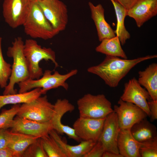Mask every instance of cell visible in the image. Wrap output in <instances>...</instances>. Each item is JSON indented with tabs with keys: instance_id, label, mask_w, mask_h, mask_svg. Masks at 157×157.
<instances>
[{
	"instance_id": "6da1fadb",
	"label": "cell",
	"mask_w": 157,
	"mask_h": 157,
	"mask_svg": "<svg viewBox=\"0 0 157 157\" xmlns=\"http://www.w3.org/2000/svg\"><path fill=\"white\" fill-rule=\"evenodd\" d=\"M157 57V55H154L128 60L106 55L101 63L89 67L87 71L98 76L109 86L115 88L136 65L143 61Z\"/></svg>"
},
{
	"instance_id": "7a4b0ae2",
	"label": "cell",
	"mask_w": 157,
	"mask_h": 157,
	"mask_svg": "<svg viewBox=\"0 0 157 157\" xmlns=\"http://www.w3.org/2000/svg\"><path fill=\"white\" fill-rule=\"evenodd\" d=\"M24 44L22 38L18 37L15 38L12 46L8 48L7 56L13 58V62L9 82L4 88L3 95L17 93V90L14 89L15 84L30 78L27 63L23 53Z\"/></svg>"
},
{
	"instance_id": "3957f363",
	"label": "cell",
	"mask_w": 157,
	"mask_h": 157,
	"mask_svg": "<svg viewBox=\"0 0 157 157\" xmlns=\"http://www.w3.org/2000/svg\"><path fill=\"white\" fill-rule=\"evenodd\" d=\"M22 25L25 33L32 38L47 40L57 34L36 0L32 1L28 13Z\"/></svg>"
},
{
	"instance_id": "277c9868",
	"label": "cell",
	"mask_w": 157,
	"mask_h": 157,
	"mask_svg": "<svg viewBox=\"0 0 157 157\" xmlns=\"http://www.w3.org/2000/svg\"><path fill=\"white\" fill-rule=\"evenodd\" d=\"M23 51L27 61L30 78L37 79L42 76L43 73L39 63L43 60H51L56 67L58 66L55 52L50 48L42 47L35 40L26 39Z\"/></svg>"
},
{
	"instance_id": "5b68a950",
	"label": "cell",
	"mask_w": 157,
	"mask_h": 157,
	"mask_svg": "<svg viewBox=\"0 0 157 157\" xmlns=\"http://www.w3.org/2000/svg\"><path fill=\"white\" fill-rule=\"evenodd\" d=\"M78 70L73 69L64 74H60L57 71H55L53 74L49 70L45 71L41 78L37 79L29 78L24 81L19 83V93L28 92L33 89L40 88L42 89V94H45L50 90L63 87L66 90L69 88L66 81L70 77L77 74Z\"/></svg>"
},
{
	"instance_id": "8992f818",
	"label": "cell",
	"mask_w": 157,
	"mask_h": 157,
	"mask_svg": "<svg viewBox=\"0 0 157 157\" xmlns=\"http://www.w3.org/2000/svg\"><path fill=\"white\" fill-rule=\"evenodd\" d=\"M77 104L81 117L104 118L114 111L111 103L103 94L88 93L79 99Z\"/></svg>"
},
{
	"instance_id": "52a82bcc",
	"label": "cell",
	"mask_w": 157,
	"mask_h": 157,
	"mask_svg": "<svg viewBox=\"0 0 157 157\" xmlns=\"http://www.w3.org/2000/svg\"><path fill=\"white\" fill-rule=\"evenodd\" d=\"M54 104L49 101L46 95L41 96L29 103L20 106L18 116L40 122L51 121L54 112Z\"/></svg>"
},
{
	"instance_id": "ba28073f",
	"label": "cell",
	"mask_w": 157,
	"mask_h": 157,
	"mask_svg": "<svg viewBox=\"0 0 157 157\" xmlns=\"http://www.w3.org/2000/svg\"><path fill=\"white\" fill-rule=\"evenodd\" d=\"M36 0L57 34L64 30L68 22L66 5L60 0Z\"/></svg>"
},
{
	"instance_id": "9c48e42d",
	"label": "cell",
	"mask_w": 157,
	"mask_h": 157,
	"mask_svg": "<svg viewBox=\"0 0 157 157\" xmlns=\"http://www.w3.org/2000/svg\"><path fill=\"white\" fill-rule=\"evenodd\" d=\"M33 0H4L3 15L6 22L11 28L22 25Z\"/></svg>"
},
{
	"instance_id": "30bf717a",
	"label": "cell",
	"mask_w": 157,
	"mask_h": 157,
	"mask_svg": "<svg viewBox=\"0 0 157 157\" xmlns=\"http://www.w3.org/2000/svg\"><path fill=\"white\" fill-rule=\"evenodd\" d=\"M118 104L114 106L113 110L117 114L121 129H130L135 124L148 116L143 110L132 103L120 99Z\"/></svg>"
},
{
	"instance_id": "8fae6325",
	"label": "cell",
	"mask_w": 157,
	"mask_h": 157,
	"mask_svg": "<svg viewBox=\"0 0 157 157\" xmlns=\"http://www.w3.org/2000/svg\"><path fill=\"white\" fill-rule=\"evenodd\" d=\"M105 119L79 117L74 123L73 128L81 141L96 142L99 139Z\"/></svg>"
},
{
	"instance_id": "7c38bea8",
	"label": "cell",
	"mask_w": 157,
	"mask_h": 157,
	"mask_svg": "<svg viewBox=\"0 0 157 157\" xmlns=\"http://www.w3.org/2000/svg\"><path fill=\"white\" fill-rule=\"evenodd\" d=\"M120 99L122 101L132 103L143 110L150 117L148 101L151 99L145 88L142 87L135 78H133L125 83L123 92Z\"/></svg>"
},
{
	"instance_id": "4fadbf2b",
	"label": "cell",
	"mask_w": 157,
	"mask_h": 157,
	"mask_svg": "<svg viewBox=\"0 0 157 157\" xmlns=\"http://www.w3.org/2000/svg\"><path fill=\"white\" fill-rule=\"evenodd\" d=\"M10 131L38 138L49 134L53 129L51 121L40 122L17 115L14 118Z\"/></svg>"
},
{
	"instance_id": "5bb4252c",
	"label": "cell",
	"mask_w": 157,
	"mask_h": 157,
	"mask_svg": "<svg viewBox=\"0 0 157 157\" xmlns=\"http://www.w3.org/2000/svg\"><path fill=\"white\" fill-rule=\"evenodd\" d=\"M54 110L51 120L53 129L59 134H65L69 138L79 142L81 139L76 135L73 128L64 125L61 122L63 115L68 112H71L75 109L74 106L67 99H58L54 104Z\"/></svg>"
},
{
	"instance_id": "9a60e30c",
	"label": "cell",
	"mask_w": 157,
	"mask_h": 157,
	"mask_svg": "<svg viewBox=\"0 0 157 157\" xmlns=\"http://www.w3.org/2000/svg\"><path fill=\"white\" fill-rule=\"evenodd\" d=\"M120 129L117 114L113 111L105 118L99 140L102 143L105 151L119 154L117 141Z\"/></svg>"
},
{
	"instance_id": "2e32d148",
	"label": "cell",
	"mask_w": 157,
	"mask_h": 157,
	"mask_svg": "<svg viewBox=\"0 0 157 157\" xmlns=\"http://www.w3.org/2000/svg\"><path fill=\"white\" fill-rule=\"evenodd\" d=\"M157 14V0H137L127 12V16L133 18L139 28Z\"/></svg>"
},
{
	"instance_id": "e0dca14e",
	"label": "cell",
	"mask_w": 157,
	"mask_h": 157,
	"mask_svg": "<svg viewBox=\"0 0 157 157\" xmlns=\"http://www.w3.org/2000/svg\"><path fill=\"white\" fill-rule=\"evenodd\" d=\"M88 5L90 10L91 17L96 28L99 41L101 42L106 38L116 36L114 31L106 21L104 17V9L100 4L95 6L91 2Z\"/></svg>"
},
{
	"instance_id": "ac0fdd59",
	"label": "cell",
	"mask_w": 157,
	"mask_h": 157,
	"mask_svg": "<svg viewBox=\"0 0 157 157\" xmlns=\"http://www.w3.org/2000/svg\"><path fill=\"white\" fill-rule=\"evenodd\" d=\"M49 134L55 140L66 157H83L96 143L82 140L78 145H71L64 141L54 130L51 129Z\"/></svg>"
},
{
	"instance_id": "d6986e66",
	"label": "cell",
	"mask_w": 157,
	"mask_h": 157,
	"mask_svg": "<svg viewBox=\"0 0 157 157\" xmlns=\"http://www.w3.org/2000/svg\"><path fill=\"white\" fill-rule=\"evenodd\" d=\"M140 143L132 135L130 129H120L117 146L119 153L123 157H141L139 150Z\"/></svg>"
},
{
	"instance_id": "ffe728a7",
	"label": "cell",
	"mask_w": 157,
	"mask_h": 157,
	"mask_svg": "<svg viewBox=\"0 0 157 157\" xmlns=\"http://www.w3.org/2000/svg\"><path fill=\"white\" fill-rule=\"evenodd\" d=\"M138 82L144 87L151 99L157 100V64L152 63L145 69L138 72Z\"/></svg>"
},
{
	"instance_id": "44dd1931",
	"label": "cell",
	"mask_w": 157,
	"mask_h": 157,
	"mask_svg": "<svg viewBox=\"0 0 157 157\" xmlns=\"http://www.w3.org/2000/svg\"><path fill=\"white\" fill-rule=\"evenodd\" d=\"M38 138L10 131L7 147L12 150L14 157H22L27 147Z\"/></svg>"
},
{
	"instance_id": "7402d4cb",
	"label": "cell",
	"mask_w": 157,
	"mask_h": 157,
	"mask_svg": "<svg viewBox=\"0 0 157 157\" xmlns=\"http://www.w3.org/2000/svg\"><path fill=\"white\" fill-rule=\"evenodd\" d=\"M133 138L140 143L157 138L156 126L145 118L134 125L130 129Z\"/></svg>"
},
{
	"instance_id": "603a6c76",
	"label": "cell",
	"mask_w": 157,
	"mask_h": 157,
	"mask_svg": "<svg viewBox=\"0 0 157 157\" xmlns=\"http://www.w3.org/2000/svg\"><path fill=\"white\" fill-rule=\"evenodd\" d=\"M42 94L41 88H37L26 92L0 95V110L7 104L29 103Z\"/></svg>"
},
{
	"instance_id": "cb8c5ba5",
	"label": "cell",
	"mask_w": 157,
	"mask_h": 157,
	"mask_svg": "<svg viewBox=\"0 0 157 157\" xmlns=\"http://www.w3.org/2000/svg\"><path fill=\"white\" fill-rule=\"evenodd\" d=\"M95 48L96 51L106 55L121 57L127 59V56L122 49L118 36L105 39Z\"/></svg>"
},
{
	"instance_id": "d4e9b609",
	"label": "cell",
	"mask_w": 157,
	"mask_h": 157,
	"mask_svg": "<svg viewBox=\"0 0 157 157\" xmlns=\"http://www.w3.org/2000/svg\"><path fill=\"white\" fill-rule=\"evenodd\" d=\"M110 0L113 5L117 18V24L115 33L119 38L121 45H123L131 37L124 25V19L127 10L114 0Z\"/></svg>"
},
{
	"instance_id": "484cf974",
	"label": "cell",
	"mask_w": 157,
	"mask_h": 157,
	"mask_svg": "<svg viewBox=\"0 0 157 157\" xmlns=\"http://www.w3.org/2000/svg\"><path fill=\"white\" fill-rule=\"evenodd\" d=\"M40 138L48 157H66L55 140L49 134Z\"/></svg>"
},
{
	"instance_id": "4316f807",
	"label": "cell",
	"mask_w": 157,
	"mask_h": 157,
	"mask_svg": "<svg viewBox=\"0 0 157 157\" xmlns=\"http://www.w3.org/2000/svg\"><path fill=\"white\" fill-rule=\"evenodd\" d=\"M20 106L18 104H14L9 109L2 110L0 114V129H8L11 128Z\"/></svg>"
},
{
	"instance_id": "83f0119b",
	"label": "cell",
	"mask_w": 157,
	"mask_h": 157,
	"mask_svg": "<svg viewBox=\"0 0 157 157\" xmlns=\"http://www.w3.org/2000/svg\"><path fill=\"white\" fill-rule=\"evenodd\" d=\"M2 38L0 37V87L5 88L10 76L12 65L7 62L3 57L2 48Z\"/></svg>"
},
{
	"instance_id": "f1b7e54d",
	"label": "cell",
	"mask_w": 157,
	"mask_h": 157,
	"mask_svg": "<svg viewBox=\"0 0 157 157\" xmlns=\"http://www.w3.org/2000/svg\"><path fill=\"white\" fill-rule=\"evenodd\" d=\"M22 157H48L40 138H38L27 147Z\"/></svg>"
},
{
	"instance_id": "f546056e",
	"label": "cell",
	"mask_w": 157,
	"mask_h": 157,
	"mask_svg": "<svg viewBox=\"0 0 157 157\" xmlns=\"http://www.w3.org/2000/svg\"><path fill=\"white\" fill-rule=\"evenodd\" d=\"M139 152L141 157H157V138L140 143Z\"/></svg>"
},
{
	"instance_id": "4dcf8cb0",
	"label": "cell",
	"mask_w": 157,
	"mask_h": 157,
	"mask_svg": "<svg viewBox=\"0 0 157 157\" xmlns=\"http://www.w3.org/2000/svg\"><path fill=\"white\" fill-rule=\"evenodd\" d=\"M105 151L102 143L98 140L83 157H102Z\"/></svg>"
},
{
	"instance_id": "1f68e13d",
	"label": "cell",
	"mask_w": 157,
	"mask_h": 157,
	"mask_svg": "<svg viewBox=\"0 0 157 157\" xmlns=\"http://www.w3.org/2000/svg\"><path fill=\"white\" fill-rule=\"evenodd\" d=\"M10 132L8 129H0V149L7 147Z\"/></svg>"
},
{
	"instance_id": "d6a6232c",
	"label": "cell",
	"mask_w": 157,
	"mask_h": 157,
	"mask_svg": "<svg viewBox=\"0 0 157 157\" xmlns=\"http://www.w3.org/2000/svg\"><path fill=\"white\" fill-rule=\"evenodd\" d=\"M147 103L151 121H153L157 119V100L154 101L151 99L148 101Z\"/></svg>"
},
{
	"instance_id": "836d02e7",
	"label": "cell",
	"mask_w": 157,
	"mask_h": 157,
	"mask_svg": "<svg viewBox=\"0 0 157 157\" xmlns=\"http://www.w3.org/2000/svg\"><path fill=\"white\" fill-rule=\"evenodd\" d=\"M127 10L129 9L135 3L137 0H114Z\"/></svg>"
},
{
	"instance_id": "e575fe53",
	"label": "cell",
	"mask_w": 157,
	"mask_h": 157,
	"mask_svg": "<svg viewBox=\"0 0 157 157\" xmlns=\"http://www.w3.org/2000/svg\"><path fill=\"white\" fill-rule=\"evenodd\" d=\"M0 157H14L12 150L9 147L0 149Z\"/></svg>"
},
{
	"instance_id": "d590c367",
	"label": "cell",
	"mask_w": 157,
	"mask_h": 157,
	"mask_svg": "<svg viewBox=\"0 0 157 157\" xmlns=\"http://www.w3.org/2000/svg\"><path fill=\"white\" fill-rule=\"evenodd\" d=\"M102 157H123L120 154H116L112 152L105 151L102 156Z\"/></svg>"
}]
</instances>
